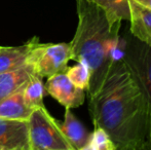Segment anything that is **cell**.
Listing matches in <instances>:
<instances>
[{
	"mask_svg": "<svg viewBox=\"0 0 151 150\" xmlns=\"http://www.w3.org/2000/svg\"><path fill=\"white\" fill-rule=\"evenodd\" d=\"M33 73V69L29 64L16 70L0 73V100L22 88Z\"/></svg>",
	"mask_w": 151,
	"mask_h": 150,
	"instance_id": "cell-12",
	"label": "cell"
},
{
	"mask_svg": "<svg viewBox=\"0 0 151 150\" xmlns=\"http://www.w3.org/2000/svg\"><path fill=\"white\" fill-rule=\"evenodd\" d=\"M24 86L25 84L16 93L0 100V118L28 120L33 109L30 108L24 101Z\"/></svg>",
	"mask_w": 151,
	"mask_h": 150,
	"instance_id": "cell-11",
	"label": "cell"
},
{
	"mask_svg": "<svg viewBox=\"0 0 151 150\" xmlns=\"http://www.w3.org/2000/svg\"><path fill=\"white\" fill-rule=\"evenodd\" d=\"M0 150H31L28 120L0 118Z\"/></svg>",
	"mask_w": 151,
	"mask_h": 150,
	"instance_id": "cell-7",
	"label": "cell"
},
{
	"mask_svg": "<svg viewBox=\"0 0 151 150\" xmlns=\"http://www.w3.org/2000/svg\"><path fill=\"white\" fill-rule=\"evenodd\" d=\"M129 33L138 40L151 45V8L129 0Z\"/></svg>",
	"mask_w": 151,
	"mask_h": 150,
	"instance_id": "cell-8",
	"label": "cell"
},
{
	"mask_svg": "<svg viewBox=\"0 0 151 150\" xmlns=\"http://www.w3.org/2000/svg\"><path fill=\"white\" fill-rule=\"evenodd\" d=\"M31 150H73L56 120L45 106L36 107L28 118Z\"/></svg>",
	"mask_w": 151,
	"mask_h": 150,
	"instance_id": "cell-3",
	"label": "cell"
},
{
	"mask_svg": "<svg viewBox=\"0 0 151 150\" xmlns=\"http://www.w3.org/2000/svg\"><path fill=\"white\" fill-rule=\"evenodd\" d=\"M125 50L123 62L134 80L142 90L148 107L151 106V45L125 34Z\"/></svg>",
	"mask_w": 151,
	"mask_h": 150,
	"instance_id": "cell-4",
	"label": "cell"
},
{
	"mask_svg": "<svg viewBox=\"0 0 151 150\" xmlns=\"http://www.w3.org/2000/svg\"><path fill=\"white\" fill-rule=\"evenodd\" d=\"M42 79H43L42 77L33 73L25 83L23 97L25 103L32 109L44 106L43 98L46 95V90L45 84L43 83Z\"/></svg>",
	"mask_w": 151,
	"mask_h": 150,
	"instance_id": "cell-13",
	"label": "cell"
},
{
	"mask_svg": "<svg viewBox=\"0 0 151 150\" xmlns=\"http://www.w3.org/2000/svg\"><path fill=\"white\" fill-rule=\"evenodd\" d=\"M135 1L140 3L141 5H144V6H146V7L151 8V0H135Z\"/></svg>",
	"mask_w": 151,
	"mask_h": 150,
	"instance_id": "cell-18",
	"label": "cell"
},
{
	"mask_svg": "<svg viewBox=\"0 0 151 150\" xmlns=\"http://www.w3.org/2000/svg\"><path fill=\"white\" fill-rule=\"evenodd\" d=\"M147 149L151 150V106L148 112V137H147Z\"/></svg>",
	"mask_w": 151,
	"mask_h": 150,
	"instance_id": "cell-17",
	"label": "cell"
},
{
	"mask_svg": "<svg viewBox=\"0 0 151 150\" xmlns=\"http://www.w3.org/2000/svg\"><path fill=\"white\" fill-rule=\"evenodd\" d=\"M38 41V37H33L20 46H0V73L26 66L28 64L29 55Z\"/></svg>",
	"mask_w": 151,
	"mask_h": 150,
	"instance_id": "cell-9",
	"label": "cell"
},
{
	"mask_svg": "<svg viewBox=\"0 0 151 150\" xmlns=\"http://www.w3.org/2000/svg\"><path fill=\"white\" fill-rule=\"evenodd\" d=\"M45 90L46 94L52 96L65 108H77L86 100V90L72 83L65 72L48 77Z\"/></svg>",
	"mask_w": 151,
	"mask_h": 150,
	"instance_id": "cell-6",
	"label": "cell"
},
{
	"mask_svg": "<svg viewBox=\"0 0 151 150\" xmlns=\"http://www.w3.org/2000/svg\"><path fill=\"white\" fill-rule=\"evenodd\" d=\"M77 28L70 42L71 60L83 62L91 71L88 97L101 88L113 63L110 50L119 37L121 21L112 22L107 12L90 0H76Z\"/></svg>",
	"mask_w": 151,
	"mask_h": 150,
	"instance_id": "cell-2",
	"label": "cell"
},
{
	"mask_svg": "<svg viewBox=\"0 0 151 150\" xmlns=\"http://www.w3.org/2000/svg\"><path fill=\"white\" fill-rule=\"evenodd\" d=\"M88 111L93 126L108 133L116 150L147 149L149 107L123 60L112 64L90 97Z\"/></svg>",
	"mask_w": 151,
	"mask_h": 150,
	"instance_id": "cell-1",
	"label": "cell"
},
{
	"mask_svg": "<svg viewBox=\"0 0 151 150\" xmlns=\"http://www.w3.org/2000/svg\"><path fill=\"white\" fill-rule=\"evenodd\" d=\"M70 60V43H40L38 41L29 55L28 64L35 74L48 78L57 73L65 72Z\"/></svg>",
	"mask_w": 151,
	"mask_h": 150,
	"instance_id": "cell-5",
	"label": "cell"
},
{
	"mask_svg": "<svg viewBox=\"0 0 151 150\" xmlns=\"http://www.w3.org/2000/svg\"><path fill=\"white\" fill-rule=\"evenodd\" d=\"M60 128L73 150H84L91 133L77 119L71 108H66L64 121L60 122Z\"/></svg>",
	"mask_w": 151,
	"mask_h": 150,
	"instance_id": "cell-10",
	"label": "cell"
},
{
	"mask_svg": "<svg viewBox=\"0 0 151 150\" xmlns=\"http://www.w3.org/2000/svg\"><path fill=\"white\" fill-rule=\"evenodd\" d=\"M84 150H116V146L104 128L95 126Z\"/></svg>",
	"mask_w": 151,
	"mask_h": 150,
	"instance_id": "cell-16",
	"label": "cell"
},
{
	"mask_svg": "<svg viewBox=\"0 0 151 150\" xmlns=\"http://www.w3.org/2000/svg\"><path fill=\"white\" fill-rule=\"evenodd\" d=\"M103 8L112 22L129 20V0H90Z\"/></svg>",
	"mask_w": 151,
	"mask_h": 150,
	"instance_id": "cell-14",
	"label": "cell"
},
{
	"mask_svg": "<svg viewBox=\"0 0 151 150\" xmlns=\"http://www.w3.org/2000/svg\"><path fill=\"white\" fill-rule=\"evenodd\" d=\"M65 73L72 83L75 84L77 88L88 90L91 82V71L86 63L77 62L74 66L68 67Z\"/></svg>",
	"mask_w": 151,
	"mask_h": 150,
	"instance_id": "cell-15",
	"label": "cell"
}]
</instances>
